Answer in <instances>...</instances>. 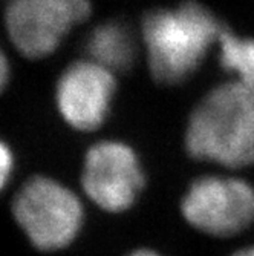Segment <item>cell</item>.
<instances>
[{
    "label": "cell",
    "mask_w": 254,
    "mask_h": 256,
    "mask_svg": "<svg viewBox=\"0 0 254 256\" xmlns=\"http://www.w3.org/2000/svg\"><path fill=\"white\" fill-rule=\"evenodd\" d=\"M186 149L230 169L254 164V97L235 80L213 88L190 114Z\"/></svg>",
    "instance_id": "6da1fadb"
},
{
    "label": "cell",
    "mask_w": 254,
    "mask_h": 256,
    "mask_svg": "<svg viewBox=\"0 0 254 256\" xmlns=\"http://www.w3.org/2000/svg\"><path fill=\"white\" fill-rule=\"evenodd\" d=\"M224 30L219 18L198 2L147 12L141 37L153 78L166 84L189 78Z\"/></svg>",
    "instance_id": "7a4b0ae2"
},
{
    "label": "cell",
    "mask_w": 254,
    "mask_h": 256,
    "mask_svg": "<svg viewBox=\"0 0 254 256\" xmlns=\"http://www.w3.org/2000/svg\"><path fill=\"white\" fill-rule=\"evenodd\" d=\"M9 215L23 240L46 254L75 244L86 222L80 194L44 174L31 175L17 186L9 201Z\"/></svg>",
    "instance_id": "3957f363"
},
{
    "label": "cell",
    "mask_w": 254,
    "mask_h": 256,
    "mask_svg": "<svg viewBox=\"0 0 254 256\" xmlns=\"http://www.w3.org/2000/svg\"><path fill=\"white\" fill-rule=\"evenodd\" d=\"M80 184L94 206L109 214H121L141 195L146 175L133 148L118 140H101L84 154Z\"/></svg>",
    "instance_id": "277c9868"
},
{
    "label": "cell",
    "mask_w": 254,
    "mask_h": 256,
    "mask_svg": "<svg viewBox=\"0 0 254 256\" xmlns=\"http://www.w3.org/2000/svg\"><path fill=\"white\" fill-rule=\"evenodd\" d=\"M182 216L212 236H235L254 218V190L244 180L207 175L195 180L181 201Z\"/></svg>",
    "instance_id": "5b68a950"
},
{
    "label": "cell",
    "mask_w": 254,
    "mask_h": 256,
    "mask_svg": "<svg viewBox=\"0 0 254 256\" xmlns=\"http://www.w3.org/2000/svg\"><path fill=\"white\" fill-rule=\"evenodd\" d=\"M117 92L115 74L86 58L63 69L55 84V106L74 130L92 132L104 124Z\"/></svg>",
    "instance_id": "8992f818"
},
{
    "label": "cell",
    "mask_w": 254,
    "mask_h": 256,
    "mask_svg": "<svg viewBox=\"0 0 254 256\" xmlns=\"http://www.w3.org/2000/svg\"><path fill=\"white\" fill-rule=\"evenodd\" d=\"M3 25L20 56L40 60L55 52L77 23L60 0H8Z\"/></svg>",
    "instance_id": "52a82bcc"
},
{
    "label": "cell",
    "mask_w": 254,
    "mask_h": 256,
    "mask_svg": "<svg viewBox=\"0 0 254 256\" xmlns=\"http://www.w3.org/2000/svg\"><path fill=\"white\" fill-rule=\"evenodd\" d=\"M86 50L90 60L115 74L132 66L136 56V43L124 23L110 20L92 30Z\"/></svg>",
    "instance_id": "ba28073f"
},
{
    "label": "cell",
    "mask_w": 254,
    "mask_h": 256,
    "mask_svg": "<svg viewBox=\"0 0 254 256\" xmlns=\"http://www.w3.org/2000/svg\"><path fill=\"white\" fill-rule=\"evenodd\" d=\"M218 48L222 68L254 97V37H241L224 30Z\"/></svg>",
    "instance_id": "9c48e42d"
},
{
    "label": "cell",
    "mask_w": 254,
    "mask_h": 256,
    "mask_svg": "<svg viewBox=\"0 0 254 256\" xmlns=\"http://www.w3.org/2000/svg\"><path fill=\"white\" fill-rule=\"evenodd\" d=\"M17 168V158L3 138H0V195H3L11 186Z\"/></svg>",
    "instance_id": "30bf717a"
},
{
    "label": "cell",
    "mask_w": 254,
    "mask_h": 256,
    "mask_svg": "<svg viewBox=\"0 0 254 256\" xmlns=\"http://www.w3.org/2000/svg\"><path fill=\"white\" fill-rule=\"evenodd\" d=\"M9 78H11V66H9L6 54L0 48V94H2L5 88L8 86Z\"/></svg>",
    "instance_id": "8fae6325"
},
{
    "label": "cell",
    "mask_w": 254,
    "mask_h": 256,
    "mask_svg": "<svg viewBox=\"0 0 254 256\" xmlns=\"http://www.w3.org/2000/svg\"><path fill=\"white\" fill-rule=\"evenodd\" d=\"M127 256H161V254L153 252V250H150V248H138V250L129 253Z\"/></svg>",
    "instance_id": "7c38bea8"
},
{
    "label": "cell",
    "mask_w": 254,
    "mask_h": 256,
    "mask_svg": "<svg viewBox=\"0 0 254 256\" xmlns=\"http://www.w3.org/2000/svg\"><path fill=\"white\" fill-rule=\"evenodd\" d=\"M233 256H254V246L241 248V250H238L236 253H233Z\"/></svg>",
    "instance_id": "4fadbf2b"
}]
</instances>
